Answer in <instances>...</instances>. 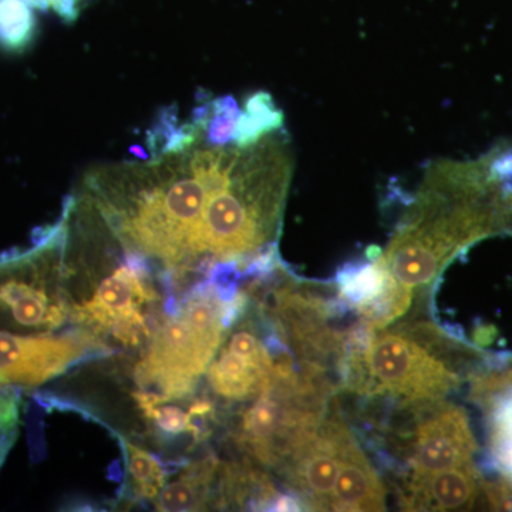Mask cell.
Segmentation results:
<instances>
[{
  "label": "cell",
  "instance_id": "1",
  "mask_svg": "<svg viewBox=\"0 0 512 512\" xmlns=\"http://www.w3.org/2000/svg\"><path fill=\"white\" fill-rule=\"evenodd\" d=\"M295 154L285 128L249 147L183 151L90 168L79 197L123 251L168 281L214 278L278 248Z\"/></svg>",
  "mask_w": 512,
  "mask_h": 512
},
{
  "label": "cell",
  "instance_id": "2",
  "mask_svg": "<svg viewBox=\"0 0 512 512\" xmlns=\"http://www.w3.org/2000/svg\"><path fill=\"white\" fill-rule=\"evenodd\" d=\"M508 227L507 202L484 156L434 161L380 259L396 284L414 295L458 252Z\"/></svg>",
  "mask_w": 512,
  "mask_h": 512
},
{
  "label": "cell",
  "instance_id": "3",
  "mask_svg": "<svg viewBox=\"0 0 512 512\" xmlns=\"http://www.w3.org/2000/svg\"><path fill=\"white\" fill-rule=\"evenodd\" d=\"M235 282H200L173 313L154 326L134 366L140 390L167 399L195 393L228 329L251 302L249 293L237 291Z\"/></svg>",
  "mask_w": 512,
  "mask_h": 512
},
{
  "label": "cell",
  "instance_id": "4",
  "mask_svg": "<svg viewBox=\"0 0 512 512\" xmlns=\"http://www.w3.org/2000/svg\"><path fill=\"white\" fill-rule=\"evenodd\" d=\"M451 342L434 325L375 333L365 352L343 363L340 387L360 396H384L403 406L443 400L461 383L457 370L443 359Z\"/></svg>",
  "mask_w": 512,
  "mask_h": 512
},
{
  "label": "cell",
  "instance_id": "5",
  "mask_svg": "<svg viewBox=\"0 0 512 512\" xmlns=\"http://www.w3.org/2000/svg\"><path fill=\"white\" fill-rule=\"evenodd\" d=\"M67 218L20 254L0 258V330L52 335L70 322L72 292L66 265Z\"/></svg>",
  "mask_w": 512,
  "mask_h": 512
},
{
  "label": "cell",
  "instance_id": "6",
  "mask_svg": "<svg viewBox=\"0 0 512 512\" xmlns=\"http://www.w3.org/2000/svg\"><path fill=\"white\" fill-rule=\"evenodd\" d=\"M430 305L434 326L458 345L483 353L485 366L511 365V272L490 284L440 272L431 284Z\"/></svg>",
  "mask_w": 512,
  "mask_h": 512
},
{
  "label": "cell",
  "instance_id": "7",
  "mask_svg": "<svg viewBox=\"0 0 512 512\" xmlns=\"http://www.w3.org/2000/svg\"><path fill=\"white\" fill-rule=\"evenodd\" d=\"M92 288L89 296L73 301L70 322L106 345L107 339L123 348L147 343L156 326L151 325V313L160 303L151 266L123 251V259H114L109 271L101 268V278Z\"/></svg>",
  "mask_w": 512,
  "mask_h": 512
},
{
  "label": "cell",
  "instance_id": "8",
  "mask_svg": "<svg viewBox=\"0 0 512 512\" xmlns=\"http://www.w3.org/2000/svg\"><path fill=\"white\" fill-rule=\"evenodd\" d=\"M288 349L259 306L248 308L228 329L208 367L211 392L229 403L254 400L274 382L276 355Z\"/></svg>",
  "mask_w": 512,
  "mask_h": 512
},
{
  "label": "cell",
  "instance_id": "9",
  "mask_svg": "<svg viewBox=\"0 0 512 512\" xmlns=\"http://www.w3.org/2000/svg\"><path fill=\"white\" fill-rule=\"evenodd\" d=\"M410 429L400 434V453L410 474H430L473 463L478 443L466 410L456 404L437 402L409 404Z\"/></svg>",
  "mask_w": 512,
  "mask_h": 512
},
{
  "label": "cell",
  "instance_id": "10",
  "mask_svg": "<svg viewBox=\"0 0 512 512\" xmlns=\"http://www.w3.org/2000/svg\"><path fill=\"white\" fill-rule=\"evenodd\" d=\"M109 355L110 346L86 329L62 336H22L0 330V384L35 389L84 360Z\"/></svg>",
  "mask_w": 512,
  "mask_h": 512
},
{
  "label": "cell",
  "instance_id": "11",
  "mask_svg": "<svg viewBox=\"0 0 512 512\" xmlns=\"http://www.w3.org/2000/svg\"><path fill=\"white\" fill-rule=\"evenodd\" d=\"M353 440L345 420L328 410L276 470L305 510L330 511L333 487Z\"/></svg>",
  "mask_w": 512,
  "mask_h": 512
},
{
  "label": "cell",
  "instance_id": "12",
  "mask_svg": "<svg viewBox=\"0 0 512 512\" xmlns=\"http://www.w3.org/2000/svg\"><path fill=\"white\" fill-rule=\"evenodd\" d=\"M483 488L473 463L430 474H404L400 505L406 511H450L474 507Z\"/></svg>",
  "mask_w": 512,
  "mask_h": 512
},
{
  "label": "cell",
  "instance_id": "13",
  "mask_svg": "<svg viewBox=\"0 0 512 512\" xmlns=\"http://www.w3.org/2000/svg\"><path fill=\"white\" fill-rule=\"evenodd\" d=\"M192 396L167 399L144 390L133 394L141 416L160 436L165 439L188 437L192 446H197L211 436V423L217 419V409L207 397Z\"/></svg>",
  "mask_w": 512,
  "mask_h": 512
},
{
  "label": "cell",
  "instance_id": "14",
  "mask_svg": "<svg viewBox=\"0 0 512 512\" xmlns=\"http://www.w3.org/2000/svg\"><path fill=\"white\" fill-rule=\"evenodd\" d=\"M386 488L357 440H353L340 466L330 511H384Z\"/></svg>",
  "mask_w": 512,
  "mask_h": 512
},
{
  "label": "cell",
  "instance_id": "15",
  "mask_svg": "<svg viewBox=\"0 0 512 512\" xmlns=\"http://www.w3.org/2000/svg\"><path fill=\"white\" fill-rule=\"evenodd\" d=\"M222 463L214 454L185 464L154 500L158 511H202L217 505Z\"/></svg>",
  "mask_w": 512,
  "mask_h": 512
},
{
  "label": "cell",
  "instance_id": "16",
  "mask_svg": "<svg viewBox=\"0 0 512 512\" xmlns=\"http://www.w3.org/2000/svg\"><path fill=\"white\" fill-rule=\"evenodd\" d=\"M392 281L380 255L377 258L367 256L366 261H353L342 266L335 278L340 298L355 311L376 301Z\"/></svg>",
  "mask_w": 512,
  "mask_h": 512
},
{
  "label": "cell",
  "instance_id": "17",
  "mask_svg": "<svg viewBox=\"0 0 512 512\" xmlns=\"http://www.w3.org/2000/svg\"><path fill=\"white\" fill-rule=\"evenodd\" d=\"M126 454L127 495L131 501H150L160 495L167 484V471L150 451L119 436Z\"/></svg>",
  "mask_w": 512,
  "mask_h": 512
},
{
  "label": "cell",
  "instance_id": "18",
  "mask_svg": "<svg viewBox=\"0 0 512 512\" xmlns=\"http://www.w3.org/2000/svg\"><path fill=\"white\" fill-rule=\"evenodd\" d=\"M284 111L275 104L274 97L266 92L251 94L245 101L235 124L232 144L238 147H249L262 138L284 128Z\"/></svg>",
  "mask_w": 512,
  "mask_h": 512
},
{
  "label": "cell",
  "instance_id": "19",
  "mask_svg": "<svg viewBox=\"0 0 512 512\" xmlns=\"http://www.w3.org/2000/svg\"><path fill=\"white\" fill-rule=\"evenodd\" d=\"M36 32L29 0H0V46L10 52L28 49Z\"/></svg>",
  "mask_w": 512,
  "mask_h": 512
},
{
  "label": "cell",
  "instance_id": "20",
  "mask_svg": "<svg viewBox=\"0 0 512 512\" xmlns=\"http://www.w3.org/2000/svg\"><path fill=\"white\" fill-rule=\"evenodd\" d=\"M19 387L0 384V467L15 444L20 424Z\"/></svg>",
  "mask_w": 512,
  "mask_h": 512
},
{
  "label": "cell",
  "instance_id": "21",
  "mask_svg": "<svg viewBox=\"0 0 512 512\" xmlns=\"http://www.w3.org/2000/svg\"><path fill=\"white\" fill-rule=\"evenodd\" d=\"M485 463L488 470L503 474L512 483V440L490 441V453Z\"/></svg>",
  "mask_w": 512,
  "mask_h": 512
},
{
  "label": "cell",
  "instance_id": "22",
  "mask_svg": "<svg viewBox=\"0 0 512 512\" xmlns=\"http://www.w3.org/2000/svg\"><path fill=\"white\" fill-rule=\"evenodd\" d=\"M29 2L35 9H52L64 22L73 23L86 8L89 0H29Z\"/></svg>",
  "mask_w": 512,
  "mask_h": 512
},
{
  "label": "cell",
  "instance_id": "23",
  "mask_svg": "<svg viewBox=\"0 0 512 512\" xmlns=\"http://www.w3.org/2000/svg\"><path fill=\"white\" fill-rule=\"evenodd\" d=\"M505 202H507L508 214H510V222L512 221V194L505 197Z\"/></svg>",
  "mask_w": 512,
  "mask_h": 512
}]
</instances>
